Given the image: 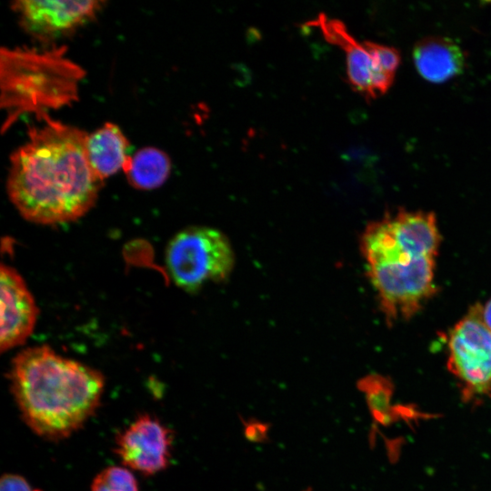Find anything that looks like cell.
I'll list each match as a JSON object with an SVG mask.
<instances>
[{
    "label": "cell",
    "mask_w": 491,
    "mask_h": 491,
    "mask_svg": "<svg viewBox=\"0 0 491 491\" xmlns=\"http://www.w3.org/2000/svg\"><path fill=\"white\" fill-rule=\"evenodd\" d=\"M43 116L11 155L7 193L22 216L41 225L71 222L95 205L103 181L87 159V134Z\"/></svg>",
    "instance_id": "obj_1"
},
{
    "label": "cell",
    "mask_w": 491,
    "mask_h": 491,
    "mask_svg": "<svg viewBox=\"0 0 491 491\" xmlns=\"http://www.w3.org/2000/svg\"><path fill=\"white\" fill-rule=\"evenodd\" d=\"M439 245L433 213L399 210L366 226L361 249L387 320L408 319L435 293Z\"/></svg>",
    "instance_id": "obj_2"
},
{
    "label": "cell",
    "mask_w": 491,
    "mask_h": 491,
    "mask_svg": "<svg viewBox=\"0 0 491 491\" xmlns=\"http://www.w3.org/2000/svg\"><path fill=\"white\" fill-rule=\"evenodd\" d=\"M9 380L24 421L50 440L78 430L98 407L105 387L100 372L46 346L17 354Z\"/></svg>",
    "instance_id": "obj_3"
},
{
    "label": "cell",
    "mask_w": 491,
    "mask_h": 491,
    "mask_svg": "<svg viewBox=\"0 0 491 491\" xmlns=\"http://www.w3.org/2000/svg\"><path fill=\"white\" fill-rule=\"evenodd\" d=\"M64 53L63 49H2L1 102L7 110L8 124L22 113L42 116L47 109L75 99L84 71Z\"/></svg>",
    "instance_id": "obj_4"
},
{
    "label": "cell",
    "mask_w": 491,
    "mask_h": 491,
    "mask_svg": "<svg viewBox=\"0 0 491 491\" xmlns=\"http://www.w3.org/2000/svg\"><path fill=\"white\" fill-rule=\"evenodd\" d=\"M167 271L180 288L195 291L204 284L225 280L232 272L235 255L225 235L203 226L184 229L168 243Z\"/></svg>",
    "instance_id": "obj_5"
},
{
    "label": "cell",
    "mask_w": 491,
    "mask_h": 491,
    "mask_svg": "<svg viewBox=\"0 0 491 491\" xmlns=\"http://www.w3.org/2000/svg\"><path fill=\"white\" fill-rule=\"evenodd\" d=\"M475 306L451 330L447 366L458 379L466 400L491 394V331Z\"/></svg>",
    "instance_id": "obj_6"
},
{
    "label": "cell",
    "mask_w": 491,
    "mask_h": 491,
    "mask_svg": "<svg viewBox=\"0 0 491 491\" xmlns=\"http://www.w3.org/2000/svg\"><path fill=\"white\" fill-rule=\"evenodd\" d=\"M173 434L157 418L139 416L116 438L123 464L144 475H154L169 465Z\"/></svg>",
    "instance_id": "obj_7"
},
{
    "label": "cell",
    "mask_w": 491,
    "mask_h": 491,
    "mask_svg": "<svg viewBox=\"0 0 491 491\" xmlns=\"http://www.w3.org/2000/svg\"><path fill=\"white\" fill-rule=\"evenodd\" d=\"M306 25L319 28L327 42L344 50L347 79L356 92L366 99H374L376 95H384L391 87L395 76L376 68L364 44L350 34L342 21L321 13Z\"/></svg>",
    "instance_id": "obj_8"
},
{
    "label": "cell",
    "mask_w": 491,
    "mask_h": 491,
    "mask_svg": "<svg viewBox=\"0 0 491 491\" xmlns=\"http://www.w3.org/2000/svg\"><path fill=\"white\" fill-rule=\"evenodd\" d=\"M103 1H37L12 3L22 27L40 40H51L83 25L99 11Z\"/></svg>",
    "instance_id": "obj_9"
},
{
    "label": "cell",
    "mask_w": 491,
    "mask_h": 491,
    "mask_svg": "<svg viewBox=\"0 0 491 491\" xmlns=\"http://www.w3.org/2000/svg\"><path fill=\"white\" fill-rule=\"evenodd\" d=\"M0 348L9 350L22 345L32 334L37 306L23 277L7 265L1 266Z\"/></svg>",
    "instance_id": "obj_10"
},
{
    "label": "cell",
    "mask_w": 491,
    "mask_h": 491,
    "mask_svg": "<svg viewBox=\"0 0 491 491\" xmlns=\"http://www.w3.org/2000/svg\"><path fill=\"white\" fill-rule=\"evenodd\" d=\"M413 58L417 72L432 83L446 82L465 66V55L453 40L446 37H426L416 43Z\"/></svg>",
    "instance_id": "obj_11"
},
{
    "label": "cell",
    "mask_w": 491,
    "mask_h": 491,
    "mask_svg": "<svg viewBox=\"0 0 491 491\" xmlns=\"http://www.w3.org/2000/svg\"><path fill=\"white\" fill-rule=\"evenodd\" d=\"M129 142L118 125L105 123L87 135L85 150L95 175L104 181L125 165Z\"/></svg>",
    "instance_id": "obj_12"
},
{
    "label": "cell",
    "mask_w": 491,
    "mask_h": 491,
    "mask_svg": "<svg viewBox=\"0 0 491 491\" xmlns=\"http://www.w3.org/2000/svg\"><path fill=\"white\" fill-rule=\"evenodd\" d=\"M123 170L132 186L150 190L159 187L167 179L171 162L162 150L145 147L129 156Z\"/></svg>",
    "instance_id": "obj_13"
},
{
    "label": "cell",
    "mask_w": 491,
    "mask_h": 491,
    "mask_svg": "<svg viewBox=\"0 0 491 491\" xmlns=\"http://www.w3.org/2000/svg\"><path fill=\"white\" fill-rule=\"evenodd\" d=\"M91 491H139L134 475L121 466H109L93 480Z\"/></svg>",
    "instance_id": "obj_14"
},
{
    "label": "cell",
    "mask_w": 491,
    "mask_h": 491,
    "mask_svg": "<svg viewBox=\"0 0 491 491\" xmlns=\"http://www.w3.org/2000/svg\"><path fill=\"white\" fill-rule=\"evenodd\" d=\"M363 44L372 56L376 68L395 76L401 61L399 51L372 41H366Z\"/></svg>",
    "instance_id": "obj_15"
},
{
    "label": "cell",
    "mask_w": 491,
    "mask_h": 491,
    "mask_svg": "<svg viewBox=\"0 0 491 491\" xmlns=\"http://www.w3.org/2000/svg\"><path fill=\"white\" fill-rule=\"evenodd\" d=\"M238 417L244 427V436L248 442L254 444H266L270 442V423L258 420L255 417H250L246 420L240 415Z\"/></svg>",
    "instance_id": "obj_16"
},
{
    "label": "cell",
    "mask_w": 491,
    "mask_h": 491,
    "mask_svg": "<svg viewBox=\"0 0 491 491\" xmlns=\"http://www.w3.org/2000/svg\"><path fill=\"white\" fill-rule=\"evenodd\" d=\"M0 491H40L34 488L23 476L5 474L0 481Z\"/></svg>",
    "instance_id": "obj_17"
},
{
    "label": "cell",
    "mask_w": 491,
    "mask_h": 491,
    "mask_svg": "<svg viewBox=\"0 0 491 491\" xmlns=\"http://www.w3.org/2000/svg\"><path fill=\"white\" fill-rule=\"evenodd\" d=\"M480 314L483 322L491 331V299L484 306H480Z\"/></svg>",
    "instance_id": "obj_18"
},
{
    "label": "cell",
    "mask_w": 491,
    "mask_h": 491,
    "mask_svg": "<svg viewBox=\"0 0 491 491\" xmlns=\"http://www.w3.org/2000/svg\"><path fill=\"white\" fill-rule=\"evenodd\" d=\"M312 487L311 486H308L307 488L304 489L303 491H312Z\"/></svg>",
    "instance_id": "obj_19"
}]
</instances>
